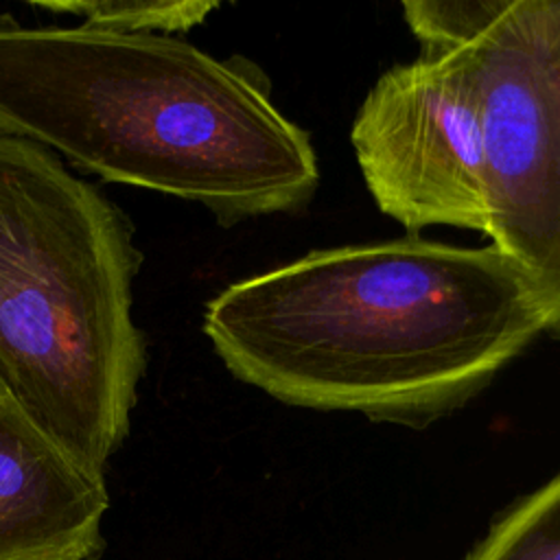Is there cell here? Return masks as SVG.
Segmentation results:
<instances>
[{
	"label": "cell",
	"mask_w": 560,
	"mask_h": 560,
	"mask_svg": "<svg viewBox=\"0 0 560 560\" xmlns=\"http://www.w3.org/2000/svg\"><path fill=\"white\" fill-rule=\"evenodd\" d=\"M203 332L234 378L284 405L422 429L481 394L545 317L494 245L409 234L236 280Z\"/></svg>",
	"instance_id": "1"
},
{
	"label": "cell",
	"mask_w": 560,
	"mask_h": 560,
	"mask_svg": "<svg viewBox=\"0 0 560 560\" xmlns=\"http://www.w3.org/2000/svg\"><path fill=\"white\" fill-rule=\"evenodd\" d=\"M245 61L171 35L24 26L0 13V133L105 182L201 203L230 228L304 206L308 133Z\"/></svg>",
	"instance_id": "2"
},
{
	"label": "cell",
	"mask_w": 560,
	"mask_h": 560,
	"mask_svg": "<svg viewBox=\"0 0 560 560\" xmlns=\"http://www.w3.org/2000/svg\"><path fill=\"white\" fill-rule=\"evenodd\" d=\"M131 219L50 149L0 133V385L96 477L147 372Z\"/></svg>",
	"instance_id": "3"
},
{
	"label": "cell",
	"mask_w": 560,
	"mask_h": 560,
	"mask_svg": "<svg viewBox=\"0 0 560 560\" xmlns=\"http://www.w3.org/2000/svg\"><path fill=\"white\" fill-rule=\"evenodd\" d=\"M472 44L392 66L357 109L350 142L363 182L409 232H488Z\"/></svg>",
	"instance_id": "4"
},
{
	"label": "cell",
	"mask_w": 560,
	"mask_h": 560,
	"mask_svg": "<svg viewBox=\"0 0 560 560\" xmlns=\"http://www.w3.org/2000/svg\"><path fill=\"white\" fill-rule=\"evenodd\" d=\"M488 236L525 276L560 339V162L545 77L532 42V0L472 44Z\"/></svg>",
	"instance_id": "5"
},
{
	"label": "cell",
	"mask_w": 560,
	"mask_h": 560,
	"mask_svg": "<svg viewBox=\"0 0 560 560\" xmlns=\"http://www.w3.org/2000/svg\"><path fill=\"white\" fill-rule=\"evenodd\" d=\"M105 477L0 400V560H92L103 549Z\"/></svg>",
	"instance_id": "6"
},
{
	"label": "cell",
	"mask_w": 560,
	"mask_h": 560,
	"mask_svg": "<svg viewBox=\"0 0 560 560\" xmlns=\"http://www.w3.org/2000/svg\"><path fill=\"white\" fill-rule=\"evenodd\" d=\"M464 560H560V470L505 508Z\"/></svg>",
	"instance_id": "7"
},
{
	"label": "cell",
	"mask_w": 560,
	"mask_h": 560,
	"mask_svg": "<svg viewBox=\"0 0 560 560\" xmlns=\"http://www.w3.org/2000/svg\"><path fill=\"white\" fill-rule=\"evenodd\" d=\"M33 9L79 18L83 26L129 35L186 33L201 24L219 2L206 0H46Z\"/></svg>",
	"instance_id": "8"
},
{
	"label": "cell",
	"mask_w": 560,
	"mask_h": 560,
	"mask_svg": "<svg viewBox=\"0 0 560 560\" xmlns=\"http://www.w3.org/2000/svg\"><path fill=\"white\" fill-rule=\"evenodd\" d=\"M512 4L514 0H409L400 11L422 55H440L481 39Z\"/></svg>",
	"instance_id": "9"
},
{
	"label": "cell",
	"mask_w": 560,
	"mask_h": 560,
	"mask_svg": "<svg viewBox=\"0 0 560 560\" xmlns=\"http://www.w3.org/2000/svg\"><path fill=\"white\" fill-rule=\"evenodd\" d=\"M532 42L545 77L560 162V2L532 0Z\"/></svg>",
	"instance_id": "10"
},
{
	"label": "cell",
	"mask_w": 560,
	"mask_h": 560,
	"mask_svg": "<svg viewBox=\"0 0 560 560\" xmlns=\"http://www.w3.org/2000/svg\"><path fill=\"white\" fill-rule=\"evenodd\" d=\"M2 398H7V394H4V389H2V385H0V400H2Z\"/></svg>",
	"instance_id": "11"
}]
</instances>
